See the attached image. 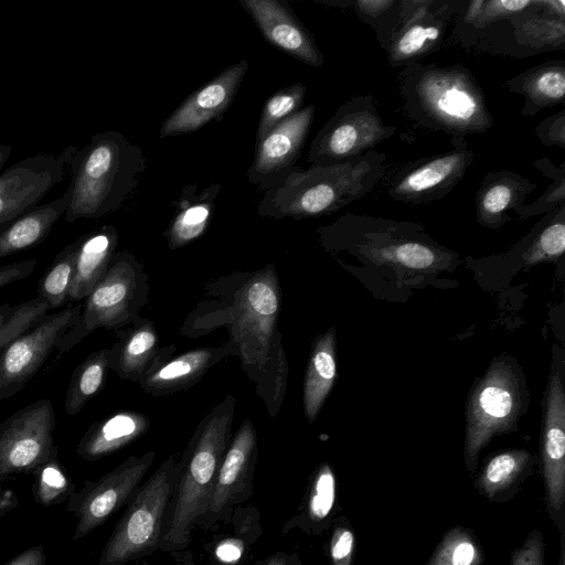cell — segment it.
Instances as JSON below:
<instances>
[{"mask_svg":"<svg viewBox=\"0 0 565 565\" xmlns=\"http://www.w3.org/2000/svg\"><path fill=\"white\" fill-rule=\"evenodd\" d=\"M398 89L406 116L424 129L465 137L484 134L493 125L480 84L461 64L403 67Z\"/></svg>","mask_w":565,"mask_h":565,"instance_id":"obj_1","label":"cell"},{"mask_svg":"<svg viewBox=\"0 0 565 565\" xmlns=\"http://www.w3.org/2000/svg\"><path fill=\"white\" fill-rule=\"evenodd\" d=\"M352 7L359 19L374 30L381 47L386 50L399 24L403 0H358Z\"/></svg>","mask_w":565,"mask_h":565,"instance_id":"obj_37","label":"cell"},{"mask_svg":"<svg viewBox=\"0 0 565 565\" xmlns=\"http://www.w3.org/2000/svg\"><path fill=\"white\" fill-rule=\"evenodd\" d=\"M315 111L313 105L303 106L256 141L255 157L247 172L252 184L260 191H267L297 167Z\"/></svg>","mask_w":565,"mask_h":565,"instance_id":"obj_14","label":"cell"},{"mask_svg":"<svg viewBox=\"0 0 565 565\" xmlns=\"http://www.w3.org/2000/svg\"><path fill=\"white\" fill-rule=\"evenodd\" d=\"M236 399L228 394L200 422L188 447L185 465L166 543L180 548L195 520L209 510L218 468L231 441Z\"/></svg>","mask_w":565,"mask_h":565,"instance_id":"obj_4","label":"cell"},{"mask_svg":"<svg viewBox=\"0 0 565 565\" xmlns=\"http://www.w3.org/2000/svg\"><path fill=\"white\" fill-rule=\"evenodd\" d=\"M397 127L385 124L371 94L342 104L311 141L307 161L311 164L343 162L366 153L395 135Z\"/></svg>","mask_w":565,"mask_h":565,"instance_id":"obj_8","label":"cell"},{"mask_svg":"<svg viewBox=\"0 0 565 565\" xmlns=\"http://www.w3.org/2000/svg\"><path fill=\"white\" fill-rule=\"evenodd\" d=\"M266 565H286V563L282 557L274 556L266 563Z\"/></svg>","mask_w":565,"mask_h":565,"instance_id":"obj_52","label":"cell"},{"mask_svg":"<svg viewBox=\"0 0 565 565\" xmlns=\"http://www.w3.org/2000/svg\"><path fill=\"white\" fill-rule=\"evenodd\" d=\"M154 324L139 318L127 330L117 333L116 343L110 347L109 369L120 379L138 383L149 369L161 348Z\"/></svg>","mask_w":565,"mask_h":565,"instance_id":"obj_27","label":"cell"},{"mask_svg":"<svg viewBox=\"0 0 565 565\" xmlns=\"http://www.w3.org/2000/svg\"><path fill=\"white\" fill-rule=\"evenodd\" d=\"M565 252V204L552 210L535 225L532 238L522 253V260L531 266L555 262Z\"/></svg>","mask_w":565,"mask_h":565,"instance_id":"obj_33","label":"cell"},{"mask_svg":"<svg viewBox=\"0 0 565 565\" xmlns=\"http://www.w3.org/2000/svg\"><path fill=\"white\" fill-rule=\"evenodd\" d=\"M19 505V498L11 489L0 486V518L9 514Z\"/></svg>","mask_w":565,"mask_h":565,"instance_id":"obj_48","label":"cell"},{"mask_svg":"<svg viewBox=\"0 0 565 565\" xmlns=\"http://www.w3.org/2000/svg\"><path fill=\"white\" fill-rule=\"evenodd\" d=\"M541 457L547 512L561 534L565 532V393L558 372L548 383Z\"/></svg>","mask_w":565,"mask_h":565,"instance_id":"obj_15","label":"cell"},{"mask_svg":"<svg viewBox=\"0 0 565 565\" xmlns=\"http://www.w3.org/2000/svg\"><path fill=\"white\" fill-rule=\"evenodd\" d=\"M77 241L64 247L54 258L38 285V296L50 309L61 307L68 299L72 287Z\"/></svg>","mask_w":565,"mask_h":565,"instance_id":"obj_35","label":"cell"},{"mask_svg":"<svg viewBox=\"0 0 565 565\" xmlns=\"http://www.w3.org/2000/svg\"><path fill=\"white\" fill-rule=\"evenodd\" d=\"M461 0H403L399 24L387 47L392 67H406L439 51Z\"/></svg>","mask_w":565,"mask_h":565,"instance_id":"obj_13","label":"cell"},{"mask_svg":"<svg viewBox=\"0 0 565 565\" xmlns=\"http://www.w3.org/2000/svg\"><path fill=\"white\" fill-rule=\"evenodd\" d=\"M247 68L248 62L242 60L188 96L162 122L160 137L193 132L220 119L234 100Z\"/></svg>","mask_w":565,"mask_h":565,"instance_id":"obj_17","label":"cell"},{"mask_svg":"<svg viewBox=\"0 0 565 565\" xmlns=\"http://www.w3.org/2000/svg\"><path fill=\"white\" fill-rule=\"evenodd\" d=\"M233 349L230 341L221 347L196 348L171 358L174 347L161 348L138 384L154 396L184 391L199 382L214 364L232 354Z\"/></svg>","mask_w":565,"mask_h":565,"instance_id":"obj_20","label":"cell"},{"mask_svg":"<svg viewBox=\"0 0 565 565\" xmlns=\"http://www.w3.org/2000/svg\"><path fill=\"white\" fill-rule=\"evenodd\" d=\"M257 452L254 424L246 418L230 441L210 499V512H220L252 472Z\"/></svg>","mask_w":565,"mask_h":565,"instance_id":"obj_23","label":"cell"},{"mask_svg":"<svg viewBox=\"0 0 565 565\" xmlns=\"http://www.w3.org/2000/svg\"><path fill=\"white\" fill-rule=\"evenodd\" d=\"M32 494L42 507H51L67 501L75 486L57 457V448L50 458L33 472Z\"/></svg>","mask_w":565,"mask_h":565,"instance_id":"obj_36","label":"cell"},{"mask_svg":"<svg viewBox=\"0 0 565 565\" xmlns=\"http://www.w3.org/2000/svg\"><path fill=\"white\" fill-rule=\"evenodd\" d=\"M50 310L49 305L39 297L15 305L11 317L0 330V356L17 337L36 324Z\"/></svg>","mask_w":565,"mask_h":565,"instance_id":"obj_41","label":"cell"},{"mask_svg":"<svg viewBox=\"0 0 565 565\" xmlns=\"http://www.w3.org/2000/svg\"><path fill=\"white\" fill-rule=\"evenodd\" d=\"M263 36L286 54L312 66L321 67L324 57L313 36L285 1L239 0Z\"/></svg>","mask_w":565,"mask_h":565,"instance_id":"obj_19","label":"cell"},{"mask_svg":"<svg viewBox=\"0 0 565 565\" xmlns=\"http://www.w3.org/2000/svg\"><path fill=\"white\" fill-rule=\"evenodd\" d=\"M534 0H471L462 1L456 15L452 34L458 42L471 38L492 24L508 20L532 7Z\"/></svg>","mask_w":565,"mask_h":565,"instance_id":"obj_31","label":"cell"},{"mask_svg":"<svg viewBox=\"0 0 565 565\" xmlns=\"http://www.w3.org/2000/svg\"><path fill=\"white\" fill-rule=\"evenodd\" d=\"M64 179L60 157L40 153L24 158L0 173V231L36 206Z\"/></svg>","mask_w":565,"mask_h":565,"instance_id":"obj_16","label":"cell"},{"mask_svg":"<svg viewBox=\"0 0 565 565\" xmlns=\"http://www.w3.org/2000/svg\"><path fill=\"white\" fill-rule=\"evenodd\" d=\"M306 85L295 83L273 94L264 104L258 121L256 141L260 140L278 122L302 108Z\"/></svg>","mask_w":565,"mask_h":565,"instance_id":"obj_39","label":"cell"},{"mask_svg":"<svg viewBox=\"0 0 565 565\" xmlns=\"http://www.w3.org/2000/svg\"><path fill=\"white\" fill-rule=\"evenodd\" d=\"M386 154L370 150L329 164L296 167L280 183L265 191L257 213L263 217L301 220L327 215L364 198L384 178Z\"/></svg>","mask_w":565,"mask_h":565,"instance_id":"obj_2","label":"cell"},{"mask_svg":"<svg viewBox=\"0 0 565 565\" xmlns=\"http://www.w3.org/2000/svg\"><path fill=\"white\" fill-rule=\"evenodd\" d=\"M355 534L352 525L341 518L333 526L329 543L331 565H352L355 553Z\"/></svg>","mask_w":565,"mask_h":565,"instance_id":"obj_42","label":"cell"},{"mask_svg":"<svg viewBox=\"0 0 565 565\" xmlns=\"http://www.w3.org/2000/svg\"><path fill=\"white\" fill-rule=\"evenodd\" d=\"M110 349L90 353L74 370L65 397V411L73 416L104 387L109 370Z\"/></svg>","mask_w":565,"mask_h":565,"instance_id":"obj_32","label":"cell"},{"mask_svg":"<svg viewBox=\"0 0 565 565\" xmlns=\"http://www.w3.org/2000/svg\"><path fill=\"white\" fill-rule=\"evenodd\" d=\"M520 377L503 360H493L473 388L467 406L465 461L472 477L479 454L492 437L511 431L521 413Z\"/></svg>","mask_w":565,"mask_h":565,"instance_id":"obj_7","label":"cell"},{"mask_svg":"<svg viewBox=\"0 0 565 565\" xmlns=\"http://www.w3.org/2000/svg\"><path fill=\"white\" fill-rule=\"evenodd\" d=\"M534 463L533 454L524 449L499 452L484 462L475 488L490 502H508L519 492Z\"/></svg>","mask_w":565,"mask_h":565,"instance_id":"obj_28","label":"cell"},{"mask_svg":"<svg viewBox=\"0 0 565 565\" xmlns=\"http://www.w3.org/2000/svg\"><path fill=\"white\" fill-rule=\"evenodd\" d=\"M243 544L234 539L222 541L215 548L216 557L227 564L237 562L243 554Z\"/></svg>","mask_w":565,"mask_h":565,"instance_id":"obj_47","label":"cell"},{"mask_svg":"<svg viewBox=\"0 0 565 565\" xmlns=\"http://www.w3.org/2000/svg\"><path fill=\"white\" fill-rule=\"evenodd\" d=\"M534 132L542 145L565 150V110L543 119L535 126Z\"/></svg>","mask_w":565,"mask_h":565,"instance_id":"obj_44","label":"cell"},{"mask_svg":"<svg viewBox=\"0 0 565 565\" xmlns=\"http://www.w3.org/2000/svg\"><path fill=\"white\" fill-rule=\"evenodd\" d=\"M536 188V183L512 170L487 173L476 193L477 221L487 227H500Z\"/></svg>","mask_w":565,"mask_h":565,"instance_id":"obj_22","label":"cell"},{"mask_svg":"<svg viewBox=\"0 0 565 565\" xmlns=\"http://www.w3.org/2000/svg\"><path fill=\"white\" fill-rule=\"evenodd\" d=\"M62 157L71 167L65 221L98 218L116 212L137 189L147 169L141 149L121 132L94 134L88 142Z\"/></svg>","mask_w":565,"mask_h":565,"instance_id":"obj_3","label":"cell"},{"mask_svg":"<svg viewBox=\"0 0 565 565\" xmlns=\"http://www.w3.org/2000/svg\"><path fill=\"white\" fill-rule=\"evenodd\" d=\"M118 241V232L113 225H103L77 239L70 300L83 301L103 278L116 254Z\"/></svg>","mask_w":565,"mask_h":565,"instance_id":"obj_25","label":"cell"},{"mask_svg":"<svg viewBox=\"0 0 565 565\" xmlns=\"http://www.w3.org/2000/svg\"><path fill=\"white\" fill-rule=\"evenodd\" d=\"M533 166L552 182L537 200L531 204H523L515 211L522 218L547 214L565 204V162L555 166L548 158H541L536 159Z\"/></svg>","mask_w":565,"mask_h":565,"instance_id":"obj_38","label":"cell"},{"mask_svg":"<svg viewBox=\"0 0 565 565\" xmlns=\"http://www.w3.org/2000/svg\"><path fill=\"white\" fill-rule=\"evenodd\" d=\"M53 404L40 399L0 423V483L32 472L56 449Z\"/></svg>","mask_w":565,"mask_h":565,"instance_id":"obj_9","label":"cell"},{"mask_svg":"<svg viewBox=\"0 0 565 565\" xmlns=\"http://www.w3.org/2000/svg\"><path fill=\"white\" fill-rule=\"evenodd\" d=\"M154 457V451L131 456L107 475L95 481H85L79 490L70 494L66 511L77 520L72 536L74 541L105 523L132 497Z\"/></svg>","mask_w":565,"mask_h":565,"instance_id":"obj_11","label":"cell"},{"mask_svg":"<svg viewBox=\"0 0 565 565\" xmlns=\"http://www.w3.org/2000/svg\"><path fill=\"white\" fill-rule=\"evenodd\" d=\"M335 376V331L331 328L316 339L307 364L302 402L309 423L317 418Z\"/></svg>","mask_w":565,"mask_h":565,"instance_id":"obj_30","label":"cell"},{"mask_svg":"<svg viewBox=\"0 0 565 565\" xmlns=\"http://www.w3.org/2000/svg\"><path fill=\"white\" fill-rule=\"evenodd\" d=\"M561 548L557 565H565V532L561 533Z\"/></svg>","mask_w":565,"mask_h":565,"instance_id":"obj_51","label":"cell"},{"mask_svg":"<svg viewBox=\"0 0 565 565\" xmlns=\"http://www.w3.org/2000/svg\"><path fill=\"white\" fill-rule=\"evenodd\" d=\"M13 310L14 306H10L9 303L0 305V330L11 317Z\"/></svg>","mask_w":565,"mask_h":565,"instance_id":"obj_49","label":"cell"},{"mask_svg":"<svg viewBox=\"0 0 565 565\" xmlns=\"http://www.w3.org/2000/svg\"><path fill=\"white\" fill-rule=\"evenodd\" d=\"M545 543L540 530L529 533L521 546L511 553L510 565H544Z\"/></svg>","mask_w":565,"mask_h":565,"instance_id":"obj_43","label":"cell"},{"mask_svg":"<svg viewBox=\"0 0 565 565\" xmlns=\"http://www.w3.org/2000/svg\"><path fill=\"white\" fill-rule=\"evenodd\" d=\"M447 151L419 158L396 171L387 183L386 194L394 201L417 205L448 195L475 162L473 151L465 137H451Z\"/></svg>","mask_w":565,"mask_h":565,"instance_id":"obj_10","label":"cell"},{"mask_svg":"<svg viewBox=\"0 0 565 565\" xmlns=\"http://www.w3.org/2000/svg\"><path fill=\"white\" fill-rule=\"evenodd\" d=\"M46 554L43 545L28 547L17 554L6 565H45Z\"/></svg>","mask_w":565,"mask_h":565,"instance_id":"obj_46","label":"cell"},{"mask_svg":"<svg viewBox=\"0 0 565 565\" xmlns=\"http://www.w3.org/2000/svg\"><path fill=\"white\" fill-rule=\"evenodd\" d=\"M177 470V456L172 455L136 490L103 548L99 565H124L157 547Z\"/></svg>","mask_w":565,"mask_h":565,"instance_id":"obj_6","label":"cell"},{"mask_svg":"<svg viewBox=\"0 0 565 565\" xmlns=\"http://www.w3.org/2000/svg\"><path fill=\"white\" fill-rule=\"evenodd\" d=\"M511 35L479 50L514 57L565 49V17L548 14L540 9L539 0L531 8L499 22Z\"/></svg>","mask_w":565,"mask_h":565,"instance_id":"obj_21","label":"cell"},{"mask_svg":"<svg viewBox=\"0 0 565 565\" xmlns=\"http://www.w3.org/2000/svg\"><path fill=\"white\" fill-rule=\"evenodd\" d=\"M82 303L46 315L17 337L0 356V402L19 393L49 359L76 322Z\"/></svg>","mask_w":565,"mask_h":565,"instance_id":"obj_12","label":"cell"},{"mask_svg":"<svg viewBox=\"0 0 565 565\" xmlns=\"http://www.w3.org/2000/svg\"><path fill=\"white\" fill-rule=\"evenodd\" d=\"M149 296L148 276L127 250L116 252L107 271L82 303L76 322L57 343L60 354L68 352L99 328L117 330L138 320Z\"/></svg>","mask_w":565,"mask_h":565,"instance_id":"obj_5","label":"cell"},{"mask_svg":"<svg viewBox=\"0 0 565 565\" xmlns=\"http://www.w3.org/2000/svg\"><path fill=\"white\" fill-rule=\"evenodd\" d=\"M220 183L198 192V185H186L177 201L175 214L166 233L170 249H178L198 239L211 221Z\"/></svg>","mask_w":565,"mask_h":565,"instance_id":"obj_29","label":"cell"},{"mask_svg":"<svg viewBox=\"0 0 565 565\" xmlns=\"http://www.w3.org/2000/svg\"><path fill=\"white\" fill-rule=\"evenodd\" d=\"M12 152V148L8 145H0V171L4 167L8 161L10 154Z\"/></svg>","mask_w":565,"mask_h":565,"instance_id":"obj_50","label":"cell"},{"mask_svg":"<svg viewBox=\"0 0 565 565\" xmlns=\"http://www.w3.org/2000/svg\"><path fill=\"white\" fill-rule=\"evenodd\" d=\"M36 267L35 259L11 263L0 267V288L29 277Z\"/></svg>","mask_w":565,"mask_h":565,"instance_id":"obj_45","label":"cell"},{"mask_svg":"<svg viewBox=\"0 0 565 565\" xmlns=\"http://www.w3.org/2000/svg\"><path fill=\"white\" fill-rule=\"evenodd\" d=\"M337 502V481L332 468L323 463L317 470L308 499V516L317 525L328 522Z\"/></svg>","mask_w":565,"mask_h":565,"instance_id":"obj_40","label":"cell"},{"mask_svg":"<svg viewBox=\"0 0 565 565\" xmlns=\"http://www.w3.org/2000/svg\"><path fill=\"white\" fill-rule=\"evenodd\" d=\"M484 561L483 548L475 533L456 525L445 532L426 565H484Z\"/></svg>","mask_w":565,"mask_h":565,"instance_id":"obj_34","label":"cell"},{"mask_svg":"<svg viewBox=\"0 0 565 565\" xmlns=\"http://www.w3.org/2000/svg\"><path fill=\"white\" fill-rule=\"evenodd\" d=\"M149 426L147 415L135 411H119L94 423L81 438L76 454L88 461L100 459L140 438Z\"/></svg>","mask_w":565,"mask_h":565,"instance_id":"obj_24","label":"cell"},{"mask_svg":"<svg viewBox=\"0 0 565 565\" xmlns=\"http://www.w3.org/2000/svg\"><path fill=\"white\" fill-rule=\"evenodd\" d=\"M511 93L524 97L521 114L533 117L544 108L562 105L565 99V61H547L504 82Z\"/></svg>","mask_w":565,"mask_h":565,"instance_id":"obj_26","label":"cell"},{"mask_svg":"<svg viewBox=\"0 0 565 565\" xmlns=\"http://www.w3.org/2000/svg\"><path fill=\"white\" fill-rule=\"evenodd\" d=\"M245 302L239 305L237 329L234 340H237L244 354L248 338L252 337L254 365H264L267 361V344L273 339V327L279 310V294L274 268L266 267L249 279L245 285ZM231 340V341H234ZM270 347L273 344H269Z\"/></svg>","mask_w":565,"mask_h":565,"instance_id":"obj_18","label":"cell"}]
</instances>
